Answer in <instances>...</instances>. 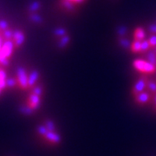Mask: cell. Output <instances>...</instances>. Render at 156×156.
Returning <instances> with one entry per match:
<instances>
[{
    "label": "cell",
    "instance_id": "obj_1",
    "mask_svg": "<svg viewBox=\"0 0 156 156\" xmlns=\"http://www.w3.org/2000/svg\"><path fill=\"white\" fill-rule=\"evenodd\" d=\"M42 95H43V88L41 86H36L32 89L31 94L29 95L25 103L20 108V112L23 115H30L33 114L39 107L42 102Z\"/></svg>",
    "mask_w": 156,
    "mask_h": 156
},
{
    "label": "cell",
    "instance_id": "obj_2",
    "mask_svg": "<svg viewBox=\"0 0 156 156\" xmlns=\"http://www.w3.org/2000/svg\"><path fill=\"white\" fill-rule=\"evenodd\" d=\"M37 133L52 144H57L61 141V135L56 130L48 129L44 124H41L37 127Z\"/></svg>",
    "mask_w": 156,
    "mask_h": 156
},
{
    "label": "cell",
    "instance_id": "obj_3",
    "mask_svg": "<svg viewBox=\"0 0 156 156\" xmlns=\"http://www.w3.org/2000/svg\"><path fill=\"white\" fill-rule=\"evenodd\" d=\"M134 67L140 72L153 73L156 70L155 65L144 60L137 59L134 62Z\"/></svg>",
    "mask_w": 156,
    "mask_h": 156
},
{
    "label": "cell",
    "instance_id": "obj_4",
    "mask_svg": "<svg viewBox=\"0 0 156 156\" xmlns=\"http://www.w3.org/2000/svg\"><path fill=\"white\" fill-rule=\"evenodd\" d=\"M17 82L19 86L23 89H26L29 87V76L25 69L23 68H18L17 69Z\"/></svg>",
    "mask_w": 156,
    "mask_h": 156
},
{
    "label": "cell",
    "instance_id": "obj_5",
    "mask_svg": "<svg viewBox=\"0 0 156 156\" xmlns=\"http://www.w3.org/2000/svg\"><path fill=\"white\" fill-rule=\"evenodd\" d=\"M13 48H14L13 43L11 41H10V40H6V41H5L3 43V45H2V48H1L0 52L3 53L8 58V57H10L11 56L12 51H13Z\"/></svg>",
    "mask_w": 156,
    "mask_h": 156
},
{
    "label": "cell",
    "instance_id": "obj_6",
    "mask_svg": "<svg viewBox=\"0 0 156 156\" xmlns=\"http://www.w3.org/2000/svg\"><path fill=\"white\" fill-rule=\"evenodd\" d=\"M146 81L144 79H139L138 82L135 83L134 87V92L136 93V95H138L140 93H141L146 88Z\"/></svg>",
    "mask_w": 156,
    "mask_h": 156
},
{
    "label": "cell",
    "instance_id": "obj_7",
    "mask_svg": "<svg viewBox=\"0 0 156 156\" xmlns=\"http://www.w3.org/2000/svg\"><path fill=\"white\" fill-rule=\"evenodd\" d=\"M13 38L17 46H20L24 42V35L20 30H16L13 32Z\"/></svg>",
    "mask_w": 156,
    "mask_h": 156
},
{
    "label": "cell",
    "instance_id": "obj_8",
    "mask_svg": "<svg viewBox=\"0 0 156 156\" xmlns=\"http://www.w3.org/2000/svg\"><path fill=\"white\" fill-rule=\"evenodd\" d=\"M134 40H138V41H143L145 40L146 33L145 30L142 28H137L134 30Z\"/></svg>",
    "mask_w": 156,
    "mask_h": 156
},
{
    "label": "cell",
    "instance_id": "obj_9",
    "mask_svg": "<svg viewBox=\"0 0 156 156\" xmlns=\"http://www.w3.org/2000/svg\"><path fill=\"white\" fill-rule=\"evenodd\" d=\"M150 99V95L146 92H141L138 95H136V100L140 103H146Z\"/></svg>",
    "mask_w": 156,
    "mask_h": 156
},
{
    "label": "cell",
    "instance_id": "obj_10",
    "mask_svg": "<svg viewBox=\"0 0 156 156\" xmlns=\"http://www.w3.org/2000/svg\"><path fill=\"white\" fill-rule=\"evenodd\" d=\"M39 77V73L36 70H34L30 74L29 76V87H33L34 84L36 83L37 80Z\"/></svg>",
    "mask_w": 156,
    "mask_h": 156
},
{
    "label": "cell",
    "instance_id": "obj_11",
    "mask_svg": "<svg viewBox=\"0 0 156 156\" xmlns=\"http://www.w3.org/2000/svg\"><path fill=\"white\" fill-rule=\"evenodd\" d=\"M131 50L134 53L141 52V42L138 40H134L133 44H131Z\"/></svg>",
    "mask_w": 156,
    "mask_h": 156
},
{
    "label": "cell",
    "instance_id": "obj_12",
    "mask_svg": "<svg viewBox=\"0 0 156 156\" xmlns=\"http://www.w3.org/2000/svg\"><path fill=\"white\" fill-rule=\"evenodd\" d=\"M147 61H148V62H150V63H152V64L155 65L156 64V53L155 52L149 51V52L147 53Z\"/></svg>",
    "mask_w": 156,
    "mask_h": 156
},
{
    "label": "cell",
    "instance_id": "obj_13",
    "mask_svg": "<svg viewBox=\"0 0 156 156\" xmlns=\"http://www.w3.org/2000/svg\"><path fill=\"white\" fill-rule=\"evenodd\" d=\"M69 42V37L68 36H63L61 39H60V42H59V47L60 48H64L66 47L67 44Z\"/></svg>",
    "mask_w": 156,
    "mask_h": 156
},
{
    "label": "cell",
    "instance_id": "obj_14",
    "mask_svg": "<svg viewBox=\"0 0 156 156\" xmlns=\"http://www.w3.org/2000/svg\"><path fill=\"white\" fill-rule=\"evenodd\" d=\"M150 44L148 42V40H143L141 41V52H145L147 51L150 48Z\"/></svg>",
    "mask_w": 156,
    "mask_h": 156
},
{
    "label": "cell",
    "instance_id": "obj_15",
    "mask_svg": "<svg viewBox=\"0 0 156 156\" xmlns=\"http://www.w3.org/2000/svg\"><path fill=\"white\" fill-rule=\"evenodd\" d=\"M62 5H63V6H64L67 10H69V11H72V10H74V5H73V2L63 0V1H62Z\"/></svg>",
    "mask_w": 156,
    "mask_h": 156
},
{
    "label": "cell",
    "instance_id": "obj_16",
    "mask_svg": "<svg viewBox=\"0 0 156 156\" xmlns=\"http://www.w3.org/2000/svg\"><path fill=\"white\" fill-rule=\"evenodd\" d=\"M120 44L122 45L123 48H125V49H128V47H130V46H131L130 42L128 41V39H126V38L121 39V40H120Z\"/></svg>",
    "mask_w": 156,
    "mask_h": 156
},
{
    "label": "cell",
    "instance_id": "obj_17",
    "mask_svg": "<svg viewBox=\"0 0 156 156\" xmlns=\"http://www.w3.org/2000/svg\"><path fill=\"white\" fill-rule=\"evenodd\" d=\"M39 8H40V3L37 2V1H35V2H33V3L30 5V11H37Z\"/></svg>",
    "mask_w": 156,
    "mask_h": 156
},
{
    "label": "cell",
    "instance_id": "obj_18",
    "mask_svg": "<svg viewBox=\"0 0 156 156\" xmlns=\"http://www.w3.org/2000/svg\"><path fill=\"white\" fill-rule=\"evenodd\" d=\"M30 19L34 23H40L43 22V18L41 17V16H39L38 14H33V15H31Z\"/></svg>",
    "mask_w": 156,
    "mask_h": 156
},
{
    "label": "cell",
    "instance_id": "obj_19",
    "mask_svg": "<svg viewBox=\"0 0 156 156\" xmlns=\"http://www.w3.org/2000/svg\"><path fill=\"white\" fill-rule=\"evenodd\" d=\"M54 33H55V35H56V36H58V37H63V36H65V34H66V30L62 28H57L55 30Z\"/></svg>",
    "mask_w": 156,
    "mask_h": 156
},
{
    "label": "cell",
    "instance_id": "obj_20",
    "mask_svg": "<svg viewBox=\"0 0 156 156\" xmlns=\"http://www.w3.org/2000/svg\"><path fill=\"white\" fill-rule=\"evenodd\" d=\"M0 62H1L3 65H8V63H9L8 58H7L3 53H1V52H0Z\"/></svg>",
    "mask_w": 156,
    "mask_h": 156
},
{
    "label": "cell",
    "instance_id": "obj_21",
    "mask_svg": "<svg viewBox=\"0 0 156 156\" xmlns=\"http://www.w3.org/2000/svg\"><path fill=\"white\" fill-rule=\"evenodd\" d=\"M147 86H148V89H149L151 92H156V83L154 82H153V81L148 82Z\"/></svg>",
    "mask_w": 156,
    "mask_h": 156
},
{
    "label": "cell",
    "instance_id": "obj_22",
    "mask_svg": "<svg viewBox=\"0 0 156 156\" xmlns=\"http://www.w3.org/2000/svg\"><path fill=\"white\" fill-rule=\"evenodd\" d=\"M126 32H127V28L125 26H121L117 30V33L119 34V36H121V37L124 36L126 34Z\"/></svg>",
    "mask_w": 156,
    "mask_h": 156
},
{
    "label": "cell",
    "instance_id": "obj_23",
    "mask_svg": "<svg viewBox=\"0 0 156 156\" xmlns=\"http://www.w3.org/2000/svg\"><path fill=\"white\" fill-rule=\"evenodd\" d=\"M4 36L6 39H11V37H13V32L10 30H5V32H4Z\"/></svg>",
    "mask_w": 156,
    "mask_h": 156
},
{
    "label": "cell",
    "instance_id": "obj_24",
    "mask_svg": "<svg viewBox=\"0 0 156 156\" xmlns=\"http://www.w3.org/2000/svg\"><path fill=\"white\" fill-rule=\"evenodd\" d=\"M148 42L150 44L151 47H155L156 46V36H152L150 38L148 39Z\"/></svg>",
    "mask_w": 156,
    "mask_h": 156
},
{
    "label": "cell",
    "instance_id": "obj_25",
    "mask_svg": "<svg viewBox=\"0 0 156 156\" xmlns=\"http://www.w3.org/2000/svg\"><path fill=\"white\" fill-rule=\"evenodd\" d=\"M0 28L2 29V30H6V29L8 28V23L5 20H1L0 21Z\"/></svg>",
    "mask_w": 156,
    "mask_h": 156
},
{
    "label": "cell",
    "instance_id": "obj_26",
    "mask_svg": "<svg viewBox=\"0 0 156 156\" xmlns=\"http://www.w3.org/2000/svg\"><path fill=\"white\" fill-rule=\"evenodd\" d=\"M149 29H150V30L152 31V32H154V33H156V24H152Z\"/></svg>",
    "mask_w": 156,
    "mask_h": 156
},
{
    "label": "cell",
    "instance_id": "obj_27",
    "mask_svg": "<svg viewBox=\"0 0 156 156\" xmlns=\"http://www.w3.org/2000/svg\"><path fill=\"white\" fill-rule=\"evenodd\" d=\"M3 40H2V38L0 37V50H1V48H2V45H3Z\"/></svg>",
    "mask_w": 156,
    "mask_h": 156
},
{
    "label": "cell",
    "instance_id": "obj_28",
    "mask_svg": "<svg viewBox=\"0 0 156 156\" xmlns=\"http://www.w3.org/2000/svg\"><path fill=\"white\" fill-rule=\"evenodd\" d=\"M84 0H75V3H83Z\"/></svg>",
    "mask_w": 156,
    "mask_h": 156
},
{
    "label": "cell",
    "instance_id": "obj_29",
    "mask_svg": "<svg viewBox=\"0 0 156 156\" xmlns=\"http://www.w3.org/2000/svg\"><path fill=\"white\" fill-rule=\"evenodd\" d=\"M154 103H155V105H156V95L154 96Z\"/></svg>",
    "mask_w": 156,
    "mask_h": 156
},
{
    "label": "cell",
    "instance_id": "obj_30",
    "mask_svg": "<svg viewBox=\"0 0 156 156\" xmlns=\"http://www.w3.org/2000/svg\"><path fill=\"white\" fill-rule=\"evenodd\" d=\"M155 53H156V50H155Z\"/></svg>",
    "mask_w": 156,
    "mask_h": 156
}]
</instances>
